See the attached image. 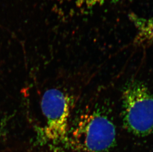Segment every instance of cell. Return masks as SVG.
<instances>
[{
	"label": "cell",
	"mask_w": 153,
	"mask_h": 152,
	"mask_svg": "<svg viewBox=\"0 0 153 152\" xmlns=\"http://www.w3.org/2000/svg\"><path fill=\"white\" fill-rule=\"evenodd\" d=\"M116 141L113 121L99 110L83 114L69 138V146L78 152H108Z\"/></svg>",
	"instance_id": "cell-1"
},
{
	"label": "cell",
	"mask_w": 153,
	"mask_h": 152,
	"mask_svg": "<svg viewBox=\"0 0 153 152\" xmlns=\"http://www.w3.org/2000/svg\"><path fill=\"white\" fill-rule=\"evenodd\" d=\"M72 1L74 4L78 8L91 9L97 6H101L108 1L113 0H67Z\"/></svg>",
	"instance_id": "cell-5"
},
{
	"label": "cell",
	"mask_w": 153,
	"mask_h": 152,
	"mask_svg": "<svg viewBox=\"0 0 153 152\" xmlns=\"http://www.w3.org/2000/svg\"><path fill=\"white\" fill-rule=\"evenodd\" d=\"M129 18L136 29L132 44L142 46L153 43V17H144L130 13Z\"/></svg>",
	"instance_id": "cell-4"
},
{
	"label": "cell",
	"mask_w": 153,
	"mask_h": 152,
	"mask_svg": "<svg viewBox=\"0 0 153 152\" xmlns=\"http://www.w3.org/2000/svg\"><path fill=\"white\" fill-rule=\"evenodd\" d=\"M5 135L4 128H3V125L0 123V139L3 138Z\"/></svg>",
	"instance_id": "cell-6"
},
{
	"label": "cell",
	"mask_w": 153,
	"mask_h": 152,
	"mask_svg": "<svg viewBox=\"0 0 153 152\" xmlns=\"http://www.w3.org/2000/svg\"><path fill=\"white\" fill-rule=\"evenodd\" d=\"M123 120L126 129L139 137L153 131V97L146 85L129 82L123 94Z\"/></svg>",
	"instance_id": "cell-2"
},
{
	"label": "cell",
	"mask_w": 153,
	"mask_h": 152,
	"mask_svg": "<svg viewBox=\"0 0 153 152\" xmlns=\"http://www.w3.org/2000/svg\"><path fill=\"white\" fill-rule=\"evenodd\" d=\"M41 107L46 119L42 132L44 141L56 146H69L70 102L67 94L56 89H48L42 96Z\"/></svg>",
	"instance_id": "cell-3"
}]
</instances>
